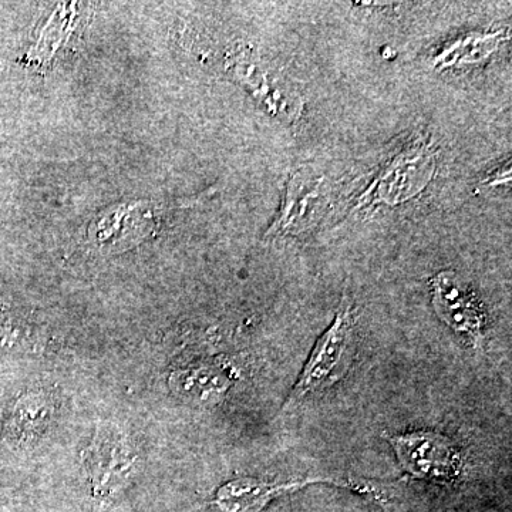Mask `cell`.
Masks as SVG:
<instances>
[{
    "mask_svg": "<svg viewBox=\"0 0 512 512\" xmlns=\"http://www.w3.org/2000/svg\"><path fill=\"white\" fill-rule=\"evenodd\" d=\"M353 326L355 311L348 296L340 303L329 329L320 336L298 382L285 403V410L302 402L312 393L323 392L348 373L353 357Z\"/></svg>",
    "mask_w": 512,
    "mask_h": 512,
    "instance_id": "1",
    "label": "cell"
},
{
    "mask_svg": "<svg viewBox=\"0 0 512 512\" xmlns=\"http://www.w3.org/2000/svg\"><path fill=\"white\" fill-rule=\"evenodd\" d=\"M400 466L419 480L457 483L464 476L463 454L456 444L437 431L419 430L387 437Z\"/></svg>",
    "mask_w": 512,
    "mask_h": 512,
    "instance_id": "2",
    "label": "cell"
},
{
    "mask_svg": "<svg viewBox=\"0 0 512 512\" xmlns=\"http://www.w3.org/2000/svg\"><path fill=\"white\" fill-rule=\"evenodd\" d=\"M312 484H329L335 487L349 488L356 493L384 498L383 490L367 481L349 480V478L311 477L286 483H268L256 478H238L222 485L215 495L214 504L222 512H261L278 495L295 493Z\"/></svg>",
    "mask_w": 512,
    "mask_h": 512,
    "instance_id": "3",
    "label": "cell"
},
{
    "mask_svg": "<svg viewBox=\"0 0 512 512\" xmlns=\"http://www.w3.org/2000/svg\"><path fill=\"white\" fill-rule=\"evenodd\" d=\"M434 309L443 322L463 336L473 348L484 346L485 316L474 295L464 291L453 272H441L431 279Z\"/></svg>",
    "mask_w": 512,
    "mask_h": 512,
    "instance_id": "4",
    "label": "cell"
},
{
    "mask_svg": "<svg viewBox=\"0 0 512 512\" xmlns=\"http://www.w3.org/2000/svg\"><path fill=\"white\" fill-rule=\"evenodd\" d=\"M97 497H109L127 483L134 460L130 447L116 430L103 427L84 454Z\"/></svg>",
    "mask_w": 512,
    "mask_h": 512,
    "instance_id": "5",
    "label": "cell"
},
{
    "mask_svg": "<svg viewBox=\"0 0 512 512\" xmlns=\"http://www.w3.org/2000/svg\"><path fill=\"white\" fill-rule=\"evenodd\" d=\"M153 222V211L144 202L116 205L93 221L90 239L103 252H121L146 237Z\"/></svg>",
    "mask_w": 512,
    "mask_h": 512,
    "instance_id": "6",
    "label": "cell"
},
{
    "mask_svg": "<svg viewBox=\"0 0 512 512\" xmlns=\"http://www.w3.org/2000/svg\"><path fill=\"white\" fill-rule=\"evenodd\" d=\"M52 413V404L42 392L23 394L8 420V437L16 444H28L40 436Z\"/></svg>",
    "mask_w": 512,
    "mask_h": 512,
    "instance_id": "7",
    "label": "cell"
},
{
    "mask_svg": "<svg viewBox=\"0 0 512 512\" xmlns=\"http://www.w3.org/2000/svg\"><path fill=\"white\" fill-rule=\"evenodd\" d=\"M25 342V332L15 319L0 313V350L19 348Z\"/></svg>",
    "mask_w": 512,
    "mask_h": 512,
    "instance_id": "8",
    "label": "cell"
},
{
    "mask_svg": "<svg viewBox=\"0 0 512 512\" xmlns=\"http://www.w3.org/2000/svg\"><path fill=\"white\" fill-rule=\"evenodd\" d=\"M0 431H2V409H0Z\"/></svg>",
    "mask_w": 512,
    "mask_h": 512,
    "instance_id": "9",
    "label": "cell"
}]
</instances>
